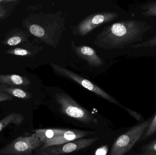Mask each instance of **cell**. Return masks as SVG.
<instances>
[{"label": "cell", "mask_w": 156, "mask_h": 155, "mask_svg": "<svg viewBox=\"0 0 156 155\" xmlns=\"http://www.w3.org/2000/svg\"><path fill=\"white\" fill-rule=\"evenodd\" d=\"M152 27L146 22L122 21L104 28L96 35L94 44L106 50L122 49L131 44L141 42Z\"/></svg>", "instance_id": "cell-1"}, {"label": "cell", "mask_w": 156, "mask_h": 155, "mask_svg": "<svg viewBox=\"0 0 156 155\" xmlns=\"http://www.w3.org/2000/svg\"><path fill=\"white\" fill-rule=\"evenodd\" d=\"M55 99L59 105L60 112L67 116L86 124H98L97 118L80 106L69 95L57 93L55 95Z\"/></svg>", "instance_id": "cell-2"}, {"label": "cell", "mask_w": 156, "mask_h": 155, "mask_svg": "<svg viewBox=\"0 0 156 155\" xmlns=\"http://www.w3.org/2000/svg\"><path fill=\"white\" fill-rule=\"evenodd\" d=\"M152 120L140 123L121 135L115 141L109 155H125L141 140Z\"/></svg>", "instance_id": "cell-3"}, {"label": "cell", "mask_w": 156, "mask_h": 155, "mask_svg": "<svg viewBox=\"0 0 156 155\" xmlns=\"http://www.w3.org/2000/svg\"><path fill=\"white\" fill-rule=\"evenodd\" d=\"M43 144L34 133L17 137L0 150V155H34L33 151Z\"/></svg>", "instance_id": "cell-4"}, {"label": "cell", "mask_w": 156, "mask_h": 155, "mask_svg": "<svg viewBox=\"0 0 156 155\" xmlns=\"http://www.w3.org/2000/svg\"><path fill=\"white\" fill-rule=\"evenodd\" d=\"M51 65L54 72L59 76L68 78L77 83L85 89L92 92L95 94L99 96L100 97L109 101L112 103L114 104L120 106H122V105L115 98L107 93L101 87L97 86L89 80H87L82 76L77 74L76 73L69 71L68 69L61 67L58 65L51 63Z\"/></svg>", "instance_id": "cell-5"}, {"label": "cell", "mask_w": 156, "mask_h": 155, "mask_svg": "<svg viewBox=\"0 0 156 155\" xmlns=\"http://www.w3.org/2000/svg\"><path fill=\"white\" fill-rule=\"evenodd\" d=\"M99 140L98 137L78 139L67 143L38 148L35 155H65L85 149Z\"/></svg>", "instance_id": "cell-6"}, {"label": "cell", "mask_w": 156, "mask_h": 155, "mask_svg": "<svg viewBox=\"0 0 156 155\" xmlns=\"http://www.w3.org/2000/svg\"><path fill=\"white\" fill-rule=\"evenodd\" d=\"M118 14L114 12H105L88 15L74 28L73 33L81 36L86 35L94 29L102 25L107 23L118 18Z\"/></svg>", "instance_id": "cell-7"}, {"label": "cell", "mask_w": 156, "mask_h": 155, "mask_svg": "<svg viewBox=\"0 0 156 155\" xmlns=\"http://www.w3.org/2000/svg\"><path fill=\"white\" fill-rule=\"evenodd\" d=\"M94 134L92 132L88 131L66 129V131L61 136L44 144L40 147L45 148L50 146L67 143L83 138L89 135Z\"/></svg>", "instance_id": "cell-8"}, {"label": "cell", "mask_w": 156, "mask_h": 155, "mask_svg": "<svg viewBox=\"0 0 156 155\" xmlns=\"http://www.w3.org/2000/svg\"><path fill=\"white\" fill-rule=\"evenodd\" d=\"M72 48L78 56L85 60L91 67H99L103 65L102 59L90 47L83 45L77 46L72 44Z\"/></svg>", "instance_id": "cell-9"}, {"label": "cell", "mask_w": 156, "mask_h": 155, "mask_svg": "<svg viewBox=\"0 0 156 155\" xmlns=\"http://www.w3.org/2000/svg\"><path fill=\"white\" fill-rule=\"evenodd\" d=\"M31 83L26 76L16 74L0 75V85L17 87L29 86Z\"/></svg>", "instance_id": "cell-10"}, {"label": "cell", "mask_w": 156, "mask_h": 155, "mask_svg": "<svg viewBox=\"0 0 156 155\" xmlns=\"http://www.w3.org/2000/svg\"><path fill=\"white\" fill-rule=\"evenodd\" d=\"M65 129H39L34 130L37 137L39 138L44 144L61 136L66 131ZM43 144V145H44Z\"/></svg>", "instance_id": "cell-11"}, {"label": "cell", "mask_w": 156, "mask_h": 155, "mask_svg": "<svg viewBox=\"0 0 156 155\" xmlns=\"http://www.w3.org/2000/svg\"><path fill=\"white\" fill-rule=\"evenodd\" d=\"M0 91L13 97L14 96L24 100H29L32 97V94L30 93L15 86L0 85Z\"/></svg>", "instance_id": "cell-12"}, {"label": "cell", "mask_w": 156, "mask_h": 155, "mask_svg": "<svg viewBox=\"0 0 156 155\" xmlns=\"http://www.w3.org/2000/svg\"><path fill=\"white\" fill-rule=\"evenodd\" d=\"M24 117L22 114L11 113L0 120V132L9 125L19 126L23 122Z\"/></svg>", "instance_id": "cell-13"}, {"label": "cell", "mask_w": 156, "mask_h": 155, "mask_svg": "<svg viewBox=\"0 0 156 155\" xmlns=\"http://www.w3.org/2000/svg\"><path fill=\"white\" fill-rule=\"evenodd\" d=\"M27 38V36L23 33H16L9 37H5L2 43L5 45L15 46L25 42Z\"/></svg>", "instance_id": "cell-14"}, {"label": "cell", "mask_w": 156, "mask_h": 155, "mask_svg": "<svg viewBox=\"0 0 156 155\" xmlns=\"http://www.w3.org/2000/svg\"><path fill=\"white\" fill-rule=\"evenodd\" d=\"M142 9L144 12L142 14L147 17H156V1L150 2L143 5Z\"/></svg>", "instance_id": "cell-15"}, {"label": "cell", "mask_w": 156, "mask_h": 155, "mask_svg": "<svg viewBox=\"0 0 156 155\" xmlns=\"http://www.w3.org/2000/svg\"><path fill=\"white\" fill-rule=\"evenodd\" d=\"M137 155H156V138L142 147V153Z\"/></svg>", "instance_id": "cell-16"}, {"label": "cell", "mask_w": 156, "mask_h": 155, "mask_svg": "<svg viewBox=\"0 0 156 155\" xmlns=\"http://www.w3.org/2000/svg\"><path fill=\"white\" fill-rule=\"evenodd\" d=\"M4 52L8 54L19 56H31L33 54L31 51L27 49L20 48V47L8 49L4 51Z\"/></svg>", "instance_id": "cell-17"}, {"label": "cell", "mask_w": 156, "mask_h": 155, "mask_svg": "<svg viewBox=\"0 0 156 155\" xmlns=\"http://www.w3.org/2000/svg\"><path fill=\"white\" fill-rule=\"evenodd\" d=\"M156 133V114L150 123L149 127L140 140H146Z\"/></svg>", "instance_id": "cell-18"}, {"label": "cell", "mask_w": 156, "mask_h": 155, "mask_svg": "<svg viewBox=\"0 0 156 155\" xmlns=\"http://www.w3.org/2000/svg\"><path fill=\"white\" fill-rule=\"evenodd\" d=\"M156 46V36L144 42L132 45L131 47H134V48H143V47H153Z\"/></svg>", "instance_id": "cell-19"}, {"label": "cell", "mask_w": 156, "mask_h": 155, "mask_svg": "<svg viewBox=\"0 0 156 155\" xmlns=\"http://www.w3.org/2000/svg\"><path fill=\"white\" fill-rule=\"evenodd\" d=\"M121 107L123 109H124L125 110H126L132 117L135 118L137 122H141L144 120V118L143 116L141 114L136 112V111H134V110H132V109L125 107V106H122Z\"/></svg>", "instance_id": "cell-20"}, {"label": "cell", "mask_w": 156, "mask_h": 155, "mask_svg": "<svg viewBox=\"0 0 156 155\" xmlns=\"http://www.w3.org/2000/svg\"><path fill=\"white\" fill-rule=\"evenodd\" d=\"M13 99V97L0 91V103L5 102V101H12Z\"/></svg>", "instance_id": "cell-21"}, {"label": "cell", "mask_w": 156, "mask_h": 155, "mask_svg": "<svg viewBox=\"0 0 156 155\" xmlns=\"http://www.w3.org/2000/svg\"><path fill=\"white\" fill-rule=\"evenodd\" d=\"M108 152V147L103 146L98 148L95 152V155H106Z\"/></svg>", "instance_id": "cell-22"}, {"label": "cell", "mask_w": 156, "mask_h": 155, "mask_svg": "<svg viewBox=\"0 0 156 155\" xmlns=\"http://www.w3.org/2000/svg\"><path fill=\"white\" fill-rule=\"evenodd\" d=\"M16 0H0V4L16 2Z\"/></svg>", "instance_id": "cell-23"}, {"label": "cell", "mask_w": 156, "mask_h": 155, "mask_svg": "<svg viewBox=\"0 0 156 155\" xmlns=\"http://www.w3.org/2000/svg\"><path fill=\"white\" fill-rule=\"evenodd\" d=\"M6 13H7V12H6V10L0 11V18L3 17L5 15H6Z\"/></svg>", "instance_id": "cell-24"}, {"label": "cell", "mask_w": 156, "mask_h": 155, "mask_svg": "<svg viewBox=\"0 0 156 155\" xmlns=\"http://www.w3.org/2000/svg\"><path fill=\"white\" fill-rule=\"evenodd\" d=\"M5 7H4L3 5L2 4H0V11H5Z\"/></svg>", "instance_id": "cell-25"}]
</instances>
